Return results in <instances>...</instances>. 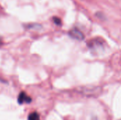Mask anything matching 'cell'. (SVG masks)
Instances as JSON below:
<instances>
[{"label": "cell", "instance_id": "obj_3", "mask_svg": "<svg viewBox=\"0 0 121 120\" xmlns=\"http://www.w3.org/2000/svg\"><path fill=\"white\" fill-rule=\"evenodd\" d=\"M28 120H40V117L39 115L37 112H33L28 115Z\"/></svg>", "mask_w": 121, "mask_h": 120}, {"label": "cell", "instance_id": "obj_4", "mask_svg": "<svg viewBox=\"0 0 121 120\" xmlns=\"http://www.w3.org/2000/svg\"><path fill=\"white\" fill-rule=\"evenodd\" d=\"M53 21H54L55 23L57 24V25H61V23H62V21H61L60 18H59L57 17H54L53 18Z\"/></svg>", "mask_w": 121, "mask_h": 120}, {"label": "cell", "instance_id": "obj_5", "mask_svg": "<svg viewBox=\"0 0 121 120\" xmlns=\"http://www.w3.org/2000/svg\"><path fill=\"white\" fill-rule=\"evenodd\" d=\"M1 45H2V40H1V39L0 38V47H1Z\"/></svg>", "mask_w": 121, "mask_h": 120}, {"label": "cell", "instance_id": "obj_2", "mask_svg": "<svg viewBox=\"0 0 121 120\" xmlns=\"http://www.w3.org/2000/svg\"><path fill=\"white\" fill-rule=\"evenodd\" d=\"M18 102L21 105L24 103H30L31 102V98L28 95H27L25 92H21L18 95Z\"/></svg>", "mask_w": 121, "mask_h": 120}, {"label": "cell", "instance_id": "obj_1", "mask_svg": "<svg viewBox=\"0 0 121 120\" xmlns=\"http://www.w3.org/2000/svg\"><path fill=\"white\" fill-rule=\"evenodd\" d=\"M69 36L72 38L78 40H83L84 39V35L82 31L78 30L77 28H73L69 32Z\"/></svg>", "mask_w": 121, "mask_h": 120}]
</instances>
